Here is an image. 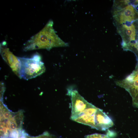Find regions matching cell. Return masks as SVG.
Instances as JSON below:
<instances>
[{
	"instance_id": "cell-1",
	"label": "cell",
	"mask_w": 138,
	"mask_h": 138,
	"mask_svg": "<svg viewBox=\"0 0 138 138\" xmlns=\"http://www.w3.org/2000/svg\"><path fill=\"white\" fill-rule=\"evenodd\" d=\"M53 25L52 20H50L41 30L24 44V50L42 49L49 50L54 47L68 46V44L62 40L56 33Z\"/></svg>"
},
{
	"instance_id": "cell-2",
	"label": "cell",
	"mask_w": 138,
	"mask_h": 138,
	"mask_svg": "<svg viewBox=\"0 0 138 138\" xmlns=\"http://www.w3.org/2000/svg\"><path fill=\"white\" fill-rule=\"evenodd\" d=\"M23 117L22 110L12 112L0 100L1 138H9L13 133L22 130Z\"/></svg>"
},
{
	"instance_id": "cell-3",
	"label": "cell",
	"mask_w": 138,
	"mask_h": 138,
	"mask_svg": "<svg viewBox=\"0 0 138 138\" xmlns=\"http://www.w3.org/2000/svg\"><path fill=\"white\" fill-rule=\"evenodd\" d=\"M20 64V78L28 80L38 76L45 71V68L38 54L31 58L18 57Z\"/></svg>"
},
{
	"instance_id": "cell-4",
	"label": "cell",
	"mask_w": 138,
	"mask_h": 138,
	"mask_svg": "<svg viewBox=\"0 0 138 138\" xmlns=\"http://www.w3.org/2000/svg\"><path fill=\"white\" fill-rule=\"evenodd\" d=\"M68 94L71 96L72 102L71 119L73 120L84 111L90 103L86 101L76 90H68Z\"/></svg>"
},
{
	"instance_id": "cell-5",
	"label": "cell",
	"mask_w": 138,
	"mask_h": 138,
	"mask_svg": "<svg viewBox=\"0 0 138 138\" xmlns=\"http://www.w3.org/2000/svg\"><path fill=\"white\" fill-rule=\"evenodd\" d=\"M119 85L129 93L132 98L133 106L138 108V68Z\"/></svg>"
},
{
	"instance_id": "cell-6",
	"label": "cell",
	"mask_w": 138,
	"mask_h": 138,
	"mask_svg": "<svg viewBox=\"0 0 138 138\" xmlns=\"http://www.w3.org/2000/svg\"><path fill=\"white\" fill-rule=\"evenodd\" d=\"M0 52L3 59L8 65L14 73L20 78V61L18 57L15 56L10 51L5 41L0 44Z\"/></svg>"
},
{
	"instance_id": "cell-7",
	"label": "cell",
	"mask_w": 138,
	"mask_h": 138,
	"mask_svg": "<svg viewBox=\"0 0 138 138\" xmlns=\"http://www.w3.org/2000/svg\"><path fill=\"white\" fill-rule=\"evenodd\" d=\"M98 108L90 103L84 111L73 121L95 129V114Z\"/></svg>"
},
{
	"instance_id": "cell-8",
	"label": "cell",
	"mask_w": 138,
	"mask_h": 138,
	"mask_svg": "<svg viewBox=\"0 0 138 138\" xmlns=\"http://www.w3.org/2000/svg\"><path fill=\"white\" fill-rule=\"evenodd\" d=\"M95 129L105 131L113 126L114 124L111 119L100 109L98 108L95 117Z\"/></svg>"
},
{
	"instance_id": "cell-9",
	"label": "cell",
	"mask_w": 138,
	"mask_h": 138,
	"mask_svg": "<svg viewBox=\"0 0 138 138\" xmlns=\"http://www.w3.org/2000/svg\"><path fill=\"white\" fill-rule=\"evenodd\" d=\"M27 138H57L54 135L50 134L49 133L46 132L36 137H30L27 136Z\"/></svg>"
},
{
	"instance_id": "cell-10",
	"label": "cell",
	"mask_w": 138,
	"mask_h": 138,
	"mask_svg": "<svg viewBox=\"0 0 138 138\" xmlns=\"http://www.w3.org/2000/svg\"><path fill=\"white\" fill-rule=\"evenodd\" d=\"M86 138H110L106 135L100 134L95 133L87 135Z\"/></svg>"
},
{
	"instance_id": "cell-11",
	"label": "cell",
	"mask_w": 138,
	"mask_h": 138,
	"mask_svg": "<svg viewBox=\"0 0 138 138\" xmlns=\"http://www.w3.org/2000/svg\"><path fill=\"white\" fill-rule=\"evenodd\" d=\"M0 99L1 100H2L3 98V94L5 90V87L3 82H0Z\"/></svg>"
},
{
	"instance_id": "cell-12",
	"label": "cell",
	"mask_w": 138,
	"mask_h": 138,
	"mask_svg": "<svg viewBox=\"0 0 138 138\" xmlns=\"http://www.w3.org/2000/svg\"></svg>"
}]
</instances>
